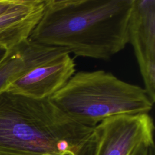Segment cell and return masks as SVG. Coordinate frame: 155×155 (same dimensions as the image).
<instances>
[{"label":"cell","mask_w":155,"mask_h":155,"mask_svg":"<svg viewBox=\"0 0 155 155\" xmlns=\"http://www.w3.org/2000/svg\"><path fill=\"white\" fill-rule=\"evenodd\" d=\"M134 0H45L28 39L75 56L108 60L129 43Z\"/></svg>","instance_id":"6da1fadb"},{"label":"cell","mask_w":155,"mask_h":155,"mask_svg":"<svg viewBox=\"0 0 155 155\" xmlns=\"http://www.w3.org/2000/svg\"><path fill=\"white\" fill-rule=\"evenodd\" d=\"M94 127L65 114L50 99L0 94V150L18 155H90Z\"/></svg>","instance_id":"7a4b0ae2"},{"label":"cell","mask_w":155,"mask_h":155,"mask_svg":"<svg viewBox=\"0 0 155 155\" xmlns=\"http://www.w3.org/2000/svg\"><path fill=\"white\" fill-rule=\"evenodd\" d=\"M49 99L72 119L91 127L115 115L149 113L154 104L145 88L102 70L75 73Z\"/></svg>","instance_id":"3957f363"},{"label":"cell","mask_w":155,"mask_h":155,"mask_svg":"<svg viewBox=\"0 0 155 155\" xmlns=\"http://www.w3.org/2000/svg\"><path fill=\"white\" fill-rule=\"evenodd\" d=\"M21 45L26 70L6 90L33 99H48L75 73L74 61L64 49L29 39Z\"/></svg>","instance_id":"277c9868"},{"label":"cell","mask_w":155,"mask_h":155,"mask_svg":"<svg viewBox=\"0 0 155 155\" xmlns=\"http://www.w3.org/2000/svg\"><path fill=\"white\" fill-rule=\"evenodd\" d=\"M154 125L149 113L108 117L94 127L90 155H130L139 145L154 143Z\"/></svg>","instance_id":"5b68a950"},{"label":"cell","mask_w":155,"mask_h":155,"mask_svg":"<svg viewBox=\"0 0 155 155\" xmlns=\"http://www.w3.org/2000/svg\"><path fill=\"white\" fill-rule=\"evenodd\" d=\"M133 46L145 90L155 101V1L134 0L129 22Z\"/></svg>","instance_id":"8992f818"},{"label":"cell","mask_w":155,"mask_h":155,"mask_svg":"<svg viewBox=\"0 0 155 155\" xmlns=\"http://www.w3.org/2000/svg\"><path fill=\"white\" fill-rule=\"evenodd\" d=\"M45 0H16L0 15V45L13 49L27 40L41 19Z\"/></svg>","instance_id":"52a82bcc"},{"label":"cell","mask_w":155,"mask_h":155,"mask_svg":"<svg viewBox=\"0 0 155 155\" xmlns=\"http://www.w3.org/2000/svg\"><path fill=\"white\" fill-rule=\"evenodd\" d=\"M26 67V61L21 44L10 50L0 64V94L7 90L8 87L24 73Z\"/></svg>","instance_id":"ba28073f"},{"label":"cell","mask_w":155,"mask_h":155,"mask_svg":"<svg viewBox=\"0 0 155 155\" xmlns=\"http://www.w3.org/2000/svg\"><path fill=\"white\" fill-rule=\"evenodd\" d=\"M154 154V143H147L137 147L130 155H153Z\"/></svg>","instance_id":"9c48e42d"},{"label":"cell","mask_w":155,"mask_h":155,"mask_svg":"<svg viewBox=\"0 0 155 155\" xmlns=\"http://www.w3.org/2000/svg\"><path fill=\"white\" fill-rule=\"evenodd\" d=\"M15 1L16 0H0V15L4 13Z\"/></svg>","instance_id":"30bf717a"},{"label":"cell","mask_w":155,"mask_h":155,"mask_svg":"<svg viewBox=\"0 0 155 155\" xmlns=\"http://www.w3.org/2000/svg\"><path fill=\"white\" fill-rule=\"evenodd\" d=\"M10 50H8L6 47L0 45V64L4 59L7 55Z\"/></svg>","instance_id":"8fae6325"},{"label":"cell","mask_w":155,"mask_h":155,"mask_svg":"<svg viewBox=\"0 0 155 155\" xmlns=\"http://www.w3.org/2000/svg\"><path fill=\"white\" fill-rule=\"evenodd\" d=\"M0 155H18V154H14V153H12L8 152V151H5L0 150Z\"/></svg>","instance_id":"7c38bea8"},{"label":"cell","mask_w":155,"mask_h":155,"mask_svg":"<svg viewBox=\"0 0 155 155\" xmlns=\"http://www.w3.org/2000/svg\"><path fill=\"white\" fill-rule=\"evenodd\" d=\"M153 155H155V154H153Z\"/></svg>","instance_id":"4fadbf2b"}]
</instances>
